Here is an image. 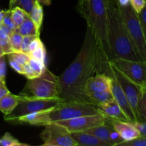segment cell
Wrapping results in <instances>:
<instances>
[{"instance_id":"cell-24","label":"cell","mask_w":146,"mask_h":146,"mask_svg":"<svg viewBox=\"0 0 146 146\" xmlns=\"http://www.w3.org/2000/svg\"><path fill=\"white\" fill-rule=\"evenodd\" d=\"M29 144L19 142L18 139L14 138L10 133H5L0 138V146H28Z\"/></svg>"},{"instance_id":"cell-14","label":"cell","mask_w":146,"mask_h":146,"mask_svg":"<svg viewBox=\"0 0 146 146\" xmlns=\"http://www.w3.org/2000/svg\"><path fill=\"white\" fill-rule=\"evenodd\" d=\"M106 123L112 126L119 133L124 141H131L141 135L139 131L137 129L133 123L130 121L108 119Z\"/></svg>"},{"instance_id":"cell-45","label":"cell","mask_w":146,"mask_h":146,"mask_svg":"<svg viewBox=\"0 0 146 146\" xmlns=\"http://www.w3.org/2000/svg\"></svg>"},{"instance_id":"cell-22","label":"cell","mask_w":146,"mask_h":146,"mask_svg":"<svg viewBox=\"0 0 146 146\" xmlns=\"http://www.w3.org/2000/svg\"><path fill=\"white\" fill-rule=\"evenodd\" d=\"M14 31L18 32L19 34H20L21 35H22L23 36H24L28 35L40 36L39 34H38V33H37L36 29V27L35 25H34V23H33L32 20L30 18L29 14L26 17L22 24H21L19 27L16 28L15 29H14Z\"/></svg>"},{"instance_id":"cell-1","label":"cell","mask_w":146,"mask_h":146,"mask_svg":"<svg viewBox=\"0 0 146 146\" xmlns=\"http://www.w3.org/2000/svg\"><path fill=\"white\" fill-rule=\"evenodd\" d=\"M109 64L101 57L96 41L87 28L82 47L76 58L58 76L59 97L68 101L90 102L85 86L90 78L99 73H106Z\"/></svg>"},{"instance_id":"cell-11","label":"cell","mask_w":146,"mask_h":146,"mask_svg":"<svg viewBox=\"0 0 146 146\" xmlns=\"http://www.w3.org/2000/svg\"><path fill=\"white\" fill-rule=\"evenodd\" d=\"M108 120L104 114L98 112L93 115H81L55 123L65 127L70 133H72L86 131L94 127L104 125L106 123Z\"/></svg>"},{"instance_id":"cell-4","label":"cell","mask_w":146,"mask_h":146,"mask_svg":"<svg viewBox=\"0 0 146 146\" xmlns=\"http://www.w3.org/2000/svg\"><path fill=\"white\" fill-rule=\"evenodd\" d=\"M108 38L113 58L140 61L127 34L117 0H106Z\"/></svg>"},{"instance_id":"cell-28","label":"cell","mask_w":146,"mask_h":146,"mask_svg":"<svg viewBox=\"0 0 146 146\" xmlns=\"http://www.w3.org/2000/svg\"><path fill=\"white\" fill-rule=\"evenodd\" d=\"M30 58H36V59L41 60V61H46V48L44 44H42L40 46L37 47L36 48L31 51L28 54Z\"/></svg>"},{"instance_id":"cell-44","label":"cell","mask_w":146,"mask_h":146,"mask_svg":"<svg viewBox=\"0 0 146 146\" xmlns=\"http://www.w3.org/2000/svg\"><path fill=\"white\" fill-rule=\"evenodd\" d=\"M3 55H5V54H4V51H3L2 48H1V46H0V57H1V56H3Z\"/></svg>"},{"instance_id":"cell-3","label":"cell","mask_w":146,"mask_h":146,"mask_svg":"<svg viewBox=\"0 0 146 146\" xmlns=\"http://www.w3.org/2000/svg\"><path fill=\"white\" fill-rule=\"evenodd\" d=\"M98 108L89 102L77 101H64L56 106L40 112L32 113L19 116L12 120L11 123L17 124H29L36 126H44L47 124L81 115L98 113Z\"/></svg>"},{"instance_id":"cell-43","label":"cell","mask_w":146,"mask_h":146,"mask_svg":"<svg viewBox=\"0 0 146 146\" xmlns=\"http://www.w3.org/2000/svg\"><path fill=\"white\" fill-rule=\"evenodd\" d=\"M4 14H5V10L0 9V27L1 26V22H2V19L4 16Z\"/></svg>"},{"instance_id":"cell-41","label":"cell","mask_w":146,"mask_h":146,"mask_svg":"<svg viewBox=\"0 0 146 146\" xmlns=\"http://www.w3.org/2000/svg\"><path fill=\"white\" fill-rule=\"evenodd\" d=\"M36 1H38L41 4L46 6H49L51 4V0H36Z\"/></svg>"},{"instance_id":"cell-23","label":"cell","mask_w":146,"mask_h":146,"mask_svg":"<svg viewBox=\"0 0 146 146\" xmlns=\"http://www.w3.org/2000/svg\"><path fill=\"white\" fill-rule=\"evenodd\" d=\"M10 10H11V19H12L14 27L16 29L22 24L29 14L19 7H14Z\"/></svg>"},{"instance_id":"cell-12","label":"cell","mask_w":146,"mask_h":146,"mask_svg":"<svg viewBox=\"0 0 146 146\" xmlns=\"http://www.w3.org/2000/svg\"><path fill=\"white\" fill-rule=\"evenodd\" d=\"M107 74H109L111 76V91L112 92L114 100L119 104V106L121 107L123 111H124V113L128 116L129 121L132 123L136 122V118H135V113H134L130 104L128 103V99H127L121 85L118 83V81H117L115 76L113 74L112 71H111V68H110V66L108 68V71H107Z\"/></svg>"},{"instance_id":"cell-18","label":"cell","mask_w":146,"mask_h":146,"mask_svg":"<svg viewBox=\"0 0 146 146\" xmlns=\"http://www.w3.org/2000/svg\"><path fill=\"white\" fill-rule=\"evenodd\" d=\"M24 74L27 79H32L36 78L44 73L46 66L45 61L36 58H30L27 64L23 66Z\"/></svg>"},{"instance_id":"cell-31","label":"cell","mask_w":146,"mask_h":146,"mask_svg":"<svg viewBox=\"0 0 146 146\" xmlns=\"http://www.w3.org/2000/svg\"><path fill=\"white\" fill-rule=\"evenodd\" d=\"M36 0H17L16 7H19L29 14Z\"/></svg>"},{"instance_id":"cell-40","label":"cell","mask_w":146,"mask_h":146,"mask_svg":"<svg viewBox=\"0 0 146 146\" xmlns=\"http://www.w3.org/2000/svg\"><path fill=\"white\" fill-rule=\"evenodd\" d=\"M117 2L119 6L121 7H125L130 4V0H117Z\"/></svg>"},{"instance_id":"cell-38","label":"cell","mask_w":146,"mask_h":146,"mask_svg":"<svg viewBox=\"0 0 146 146\" xmlns=\"http://www.w3.org/2000/svg\"><path fill=\"white\" fill-rule=\"evenodd\" d=\"M133 123L139 131L141 135L146 137V122H135Z\"/></svg>"},{"instance_id":"cell-26","label":"cell","mask_w":146,"mask_h":146,"mask_svg":"<svg viewBox=\"0 0 146 146\" xmlns=\"http://www.w3.org/2000/svg\"><path fill=\"white\" fill-rule=\"evenodd\" d=\"M9 39L14 51H15V52H20V51H21V44H22L23 36L14 30L11 32V34H10Z\"/></svg>"},{"instance_id":"cell-35","label":"cell","mask_w":146,"mask_h":146,"mask_svg":"<svg viewBox=\"0 0 146 146\" xmlns=\"http://www.w3.org/2000/svg\"><path fill=\"white\" fill-rule=\"evenodd\" d=\"M138 16L146 41V4L144 8L141 10V12L138 14Z\"/></svg>"},{"instance_id":"cell-15","label":"cell","mask_w":146,"mask_h":146,"mask_svg":"<svg viewBox=\"0 0 146 146\" xmlns=\"http://www.w3.org/2000/svg\"><path fill=\"white\" fill-rule=\"evenodd\" d=\"M97 108H98V111L104 114L108 119L115 120V121H130L126 114L124 113L121 107L114 100V98L106 104L98 106Z\"/></svg>"},{"instance_id":"cell-16","label":"cell","mask_w":146,"mask_h":146,"mask_svg":"<svg viewBox=\"0 0 146 146\" xmlns=\"http://www.w3.org/2000/svg\"><path fill=\"white\" fill-rule=\"evenodd\" d=\"M32 96L22 95L20 94L19 95H14L9 92L0 100V112L4 115H9L19 103L29 99Z\"/></svg>"},{"instance_id":"cell-8","label":"cell","mask_w":146,"mask_h":146,"mask_svg":"<svg viewBox=\"0 0 146 146\" xmlns=\"http://www.w3.org/2000/svg\"><path fill=\"white\" fill-rule=\"evenodd\" d=\"M108 63L131 81L146 88V62L115 58Z\"/></svg>"},{"instance_id":"cell-33","label":"cell","mask_w":146,"mask_h":146,"mask_svg":"<svg viewBox=\"0 0 146 146\" xmlns=\"http://www.w3.org/2000/svg\"><path fill=\"white\" fill-rule=\"evenodd\" d=\"M1 25L8 27L14 30L15 29V27H14V23H13V21H12V19H11V10H10L9 9L7 10H5V14H4V17H3L2 22H1Z\"/></svg>"},{"instance_id":"cell-19","label":"cell","mask_w":146,"mask_h":146,"mask_svg":"<svg viewBox=\"0 0 146 146\" xmlns=\"http://www.w3.org/2000/svg\"><path fill=\"white\" fill-rule=\"evenodd\" d=\"M112 128V126H111L109 124L106 123L104 125L94 127V128L88 129L86 131L95 135L98 139L108 143L110 145L112 146L111 144V133Z\"/></svg>"},{"instance_id":"cell-34","label":"cell","mask_w":146,"mask_h":146,"mask_svg":"<svg viewBox=\"0 0 146 146\" xmlns=\"http://www.w3.org/2000/svg\"><path fill=\"white\" fill-rule=\"evenodd\" d=\"M146 4V0H130V4L133 9L139 14L141 10L144 8Z\"/></svg>"},{"instance_id":"cell-32","label":"cell","mask_w":146,"mask_h":146,"mask_svg":"<svg viewBox=\"0 0 146 146\" xmlns=\"http://www.w3.org/2000/svg\"><path fill=\"white\" fill-rule=\"evenodd\" d=\"M39 36L38 35H28L24 36H23L22 44H21V52L25 53V54H29V48L31 44V41L36 37Z\"/></svg>"},{"instance_id":"cell-13","label":"cell","mask_w":146,"mask_h":146,"mask_svg":"<svg viewBox=\"0 0 146 146\" xmlns=\"http://www.w3.org/2000/svg\"><path fill=\"white\" fill-rule=\"evenodd\" d=\"M111 76L106 73H99L88 80L85 86V94L87 96L89 93L111 90Z\"/></svg>"},{"instance_id":"cell-6","label":"cell","mask_w":146,"mask_h":146,"mask_svg":"<svg viewBox=\"0 0 146 146\" xmlns=\"http://www.w3.org/2000/svg\"><path fill=\"white\" fill-rule=\"evenodd\" d=\"M20 94L32 96L37 98L59 97L58 76L46 68L39 76L28 79Z\"/></svg>"},{"instance_id":"cell-29","label":"cell","mask_w":146,"mask_h":146,"mask_svg":"<svg viewBox=\"0 0 146 146\" xmlns=\"http://www.w3.org/2000/svg\"><path fill=\"white\" fill-rule=\"evenodd\" d=\"M138 111L143 121L146 122V88H143V94L138 104Z\"/></svg>"},{"instance_id":"cell-25","label":"cell","mask_w":146,"mask_h":146,"mask_svg":"<svg viewBox=\"0 0 146 146\" xmlns=\"http://www.w3.org/2000/svg\"><path fill=\"white\" fill-rule=\"evenodd\" d=\"M0 46L5 55L14 52L9 39V35L0 28Z\"/></svg>"},{"instance_id":"cell-7","label":"cell","mask_w":146,"mask_h":146,"mask_svg":"<svg viewBox=\"0 0 146 146\" xmlns=\"http://www.w3.org/2000/svg\"><path fill=\"white\" fill-rule=\"evenodd\" d=\"M64 101H66L60 97L37 98V97L32 96L29 99L25 100L19 103L15 109L9 115H4V120L6 121L11 122L12 120L19 116L52 108Z\"/></svg>"},{"instance_id":"cell-17","label":"cell","mask_w":146,"mask_h":146,"mask_svg":"<svg viewBox=\"0 0 146 146\" xmlns=\"http://www.w3.org/2000/svg\"><path fill=\"white\" fill-rule=\"evenodd\" d=\"M71 136L78 145L84 146H111L108 143L101 140L86 131L71 133Z\"/></svg>"},{"instance_id":"cell-42","label":"cell","mask_w":146,"mask_h":146,"mask_svg":"<svg viewBox=\"0 0 146 146\" xmlns=\"http://www.w3.org/2000/svg\"><path fill=\"white\" fill-rule=\"evenodd\" d=\"M16 3H17V0H9V9H11L14 7H16Z\"/></svg>"},{"instance_id":"cell-37","label":"cell","mask_w":146,"mask_h":146,"mask_svg":"<svg viewBox=\"0 0 146 146\" xmlns=\"http://www.w3.org/2000/svg\"><path fill=\"white\" fill-rule=\"evenodd\" d=\"M7 58H8L9 64L10 66H11V68H12L17 73L23 75V74H24V68H23V66H21V64H19L18 62L14 61V60L12 59V58H8V57H7Z\"/></svg>"},{"instance_id":"cell-10","label":"cell","mask_w":146,"mask_h":146,"mask_svg":"<svg viewBox=\"0 0 146 146\" xmlns=\"http://www.w3.org/2000/svg\"><path fill=\"white\" fill-rule=\"evenodd\" d=\"M109 66L113 74L115 76L117 81L121 85V88L128 99V103L130 104L134 113H135L136 122H143L139 113V111H138V104H139L140 99H141L143 94V88L138 86V84L131 81L124 75H123L113 65L109 64Z\"/></svg>"},{"instance_id":"cell-21","label":"cell","mask_w":146,"mask_h":146,"mask_svg":"<svg viewBox=\"0 0 146 146\" xmlns=\"http://www.w3.org/2000/svg\"><path fill=\"white\" fill-rule=\"evenodd\" d=\"M29 14L35 25L37 33L40 35V31H41L43 19H44V9H43L42 5L38 1H36L31 12Z\"/></svg>"},{"instance_id":"cell-36","label":"cell","mask_w":146,"mask_h":146,"mask_svg":"<svg viewBox=\"0 0 146 146\" xmlns=\"http://www.w3.org/2000/svg\"><path fill=\"white\" fill-rule=\"evenodd\" d=\"M6 55L0 57V78L3 81H6L7 75V64H6Z\"/></svg>"},{"instance_id":"cell-2","label":"cell","mask_w":146,"mask_h":146,"mask_svg":"<svg viewBox=\"0 0 146 146\" xmlns=\"http://www.w3.org/2000/svg\"><path fill=\"white\" fill-rule=\"evenodd\" d=\"M76 8L86 21L101 57L108 63L113 57L108 38L106 0H78Z\"/></svg>"},{"instance_id":"cell-30","label":"cell","mask_w":146,"mask_h":146,"mask_svg":"<svg viewBox=\"0 0 146 146\" xmlns=\"http://www.w3.org/2000/svg\"><path fill=\"white\" fill-rule=\"evenodd\" d=\"M121 146H146V137L140 135L134 139L128 141H124L118 144Z\"/></svg>"},{"instance_id":"cell-9","label":"cell","mask_w":146,"mask_h":146,"mask_svg":"<svg viewBox=\"0 0 146 146\" xmlns=\"http://www.w3.org/2000/svg\"><path fill=\"white\" fill-rule=\"evenodd\" d=\"M43 141L42 146H77L71 134L65 127L51 123L44 125V129L39 135Z\"/></svg>"},{"instance_id":"cell-20","label":"cell","mask_w":146,"mask_h":146,"mask_svg":"<svg viewBox=\"0 0 146 146\" xmlns=\"http://www.w3.org/2000/svg\"><path fill=\"white\" fill-rule=\"evenodd\" d=\"M87 97L90 102L96 106L102 105L113 99V96L111 90L89 93L87 94Z\"/></svg>"},{"instance_id":"cell-27","label":"cell","mask_w":146,"mask_h":146,"mask_svg":"<svg viewBox=\"0 0 146 146\" xmlns=\"http://www.w3.org/2000/svg\"><path fill=\"white\" fill-rule=\"evenodd\" d=\"M6 56H7L8 58H11L14 59V61L18 62L21 66H24V64H27L30 58L28 54L21 52V51H20V52H15V51H14V52L7 54Z\"/></svg>"},{"instance_id":"cell-5","label":"cell","mask_w":146,"mask_h":146,"mask_svg":"<svg viewBox=\"0 0 146 146\" xmlns=\"http://www.w3.org/2000/svg\"><path fill=\"white\" fill-rule=\"evenodd\" d=\"M118 7L128 38L137 56L141 61L146 62V41L138 14L133 9L131 4L125 7L118 4Z\"/></svg>"},{"instance_id":"cell-39","label":"cell","mask_w":146,"mask_h":146,"mask_svg":"<svg viewBox=\"0 0 146 146\" xmlns=\"http://www.w3.org/2000/svg\"><path fill=\"white\" fill-rule=\"evenodd\" d=\"M9 92L10 91H9L8 88L6 85V81L0 79V100Z\"/></svg>"}]
</instances>
